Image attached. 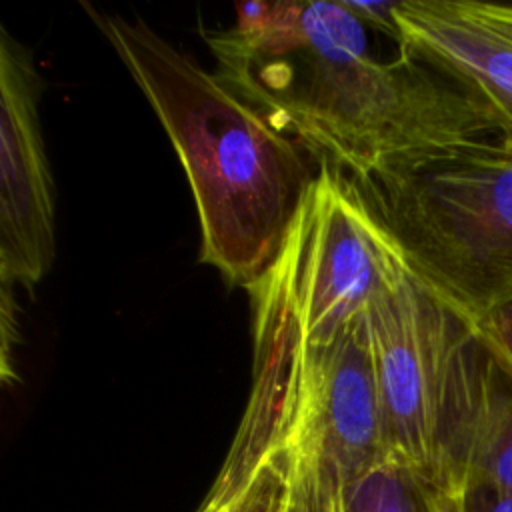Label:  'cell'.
<instances>
[{"label": "cell", "mask_w": 512, "mask_h": 512, "mask_svg": "<svg viewBox=\"0 0 512 512\" xmlns=\"http://www.w3.org/2000/svg\"><path fill=\"white\" fill-rule=\"evenodd\" d=\"M424 510L426 512H466V490L462 486H426L424 484Z\"/></svg>", "instance_id": "cell-14"}, {"label": "cell", "mask_w": 512, "mask_h": 512, "mask_svg": "<svg viewBox=\"0 0 512 512\" xmlns=\"http://www.w3.org/2000/svg\"><path fill=\"white\" fill-rule=\"evenodd\" d=\"M348 8L364 22L380 32L388 34L392 40L398 38V28L394 20V10L398 2H348Z\"/></svg>", "instance_id": "cell-13"}, {"label": "cell", "mask_w": 512, "mask_h": 512, "mask_svg": "<svg viewBox=\"0 0 512 512\" xmlns=\"http://www.w3.org/2000/svg\"><path fill=\"white\" fill-rule=\"evenodd\" d=\"M396 44L454 80L484 110L494 140L512 150V4L400 0Z\"/></svg>", "instance_id": "cell-8"}, {"label": "cell", "mask_w": 512, "mask_h": 512, "mask_svg": "<svg viewBox=\"0 0 512 512\" xmlns=\"http://www.w3.org/2000/svg\"><path fill=\"white\" fill-rule=\"evenodd\" d=\"M234 512H282V488L278 476L270 468L260 470Z\"/></svg>", "instance_id": "cell-12"}, {"label": "cell", "mask_w": 512, "mask_h": 512, "mask_svg": "<svg viewBox=\"0 0 512 512\" xmlns=\"http://www.w3.org/2000/svg\"><path fill=\"white\" fill-rule=\"evenodd\" d=\"M466 512H512V494H498L486 488L466 490Z\"/></svg>", "instance_id": "cell-15"}, {"label": "cell", "mask_w": 512, "mask_h": 512, "mask_svg": "<svg viewBox=\"0 0 512 512\" xmlns=\"http://www.w3.org/2000/svg\"><path fill=\"white\" fill-rule=\"evenodd\" d=\"M476 330L496 366L512 380V302L486 316Z\"/></svg>", "instance_id": "cell-11"}, {"label": "cell", "mask_w": 512, "mask_h": 512, "mask_svg": "<svg viewBox=\"0 0 512 512\" xmlns=\"http://www.w3.org/2000/svg\"><path fill=\"white\" fill-rule=\"evenodd\" d=\"M44 80L28 46L0 28V280L32 292L56 252L54 182L40 124Z\"/></svg>", "instance_id": "cell-7"}, {"label": "cell", "mask_w": 512, "mask_h": 512, "mask_svg": "<svg viewBox=\"0 0 512 512\" xmlns=\"http://www.w3.org/2000/svg\"><path fill=\"white\" fill-rule=\"evenodd\" d=\"M246 290L252 300V386L202 502L234 510L260 470L270 468L282 488V512H344L348 488L388 460L366 316L328 342H310L294 308L284 248Z\"/></svg>", "instance_id": "cell-2"}, {"label": "cell", "mask_w": 512, "mask_h": 512, "mask_svg": "<svg viewBox=\"0 0 512 512\" xmlns=\"http://www.w3.org/2000/svg\"><path fill=\"white\" fill-rule=\"evenodd\" d=\"M408 266L478 326L512 302V150L470 140L356 180Z\"/></svg>", "instance_id": "cell-4"}, {"label": "cell", "mask_w": 512, "mask_h": 512, "mask_svg": "<svg viewBox=\"0 0 512 512\" xmlns=\"http://www.w3.org/2000/svg\"><path fill=\"white\" fill-rule=\"evenodd\" d=\"M452 484L512 494V380L498 366Z\"/></svg>", "instance_id": "cell-9"}, {"label": "cell", "mask_w": 512, "mask_h": 512, "mask_svg": "<svg viewBox=\"0 0 512 512\" xmlns=\"http://www.w3.org/2000/svg\"><path fill=\"white\" fill-rule=\"evenodd\" d=\"M82 6L180 158L200 222V260L230 284L252 286L278 260L316 178L308 152L142 18Z\"/></svg>", "instance_id": "cell-3"}, {"label": "cell", "mask_w": 512, "mask_h": 512, "mask_svg": "<svg viewBox=\"0 0 512 512\" xmlns=\"http://www.w3.org/2000/svg\"><path fill=\"white\" fill-rule=\"evenodd\" d=\"M284 254L300 326L316 344L362 318L376 292L406 264L360 184L330 162H318Z\"/></svg>", "instance_id": "cell-6"}, {"label": "cell", "mask_w": 512, "mask_h": 512, "mask_svg": "<svg viewBox=\"0 0 512 512\" xmlns=\"http://www.w3.org/2000/svg\"><path fill=\"white\" fill-rule=\"evenodd\" d=\"M204 38L226 86L316 164L354 180L410 154L494 138L454 80L402 52L378 60L346 0L272 2L262 28Z\"/></svg>", "instance_id": "cell-1"}, {"label": "cell", "mask_w": 512, "mask_h": 512, "mask_svg": "<svg viewBox=\"0 0 512 512\" xmlns=\"http://www.w3.org/2000/svg\"><path fill=\"white\" fill-rule=\"evenodd\" d=\"M344 512H426L424 484L410 470L384 460L348 488Z\"/></svg>", "instance_id": "cell-10"}, {"label": "cell", "mask_w": 512, "mask_h": 512, "mask_svg": "<svg viewBox=\"0 0 512 512\" xmlns=\"http://www.w3.org/2000/svg\"><path fill=\"white\" fill-rule=\"evenodd\" d=\"M364 316L388 460L426 486L450 484L492 384V356L408 262Z\"/></svg>", "instance_id": "cell-5"}, {"label": "cell", "mask_w": 512, "mask_h": 512, "mask_svg": "<svg viewBox=\"0 0 512 512\" xmlns=\"http://www.w3.org/2000/svg\"><path fill=\"white\" fill-rule=\"evenodd\" d=\"M196 512H234V510H222V508H214V506H208V504H200Z\"/></svg>", "instance_id": "cell-16"}]
</instances>
